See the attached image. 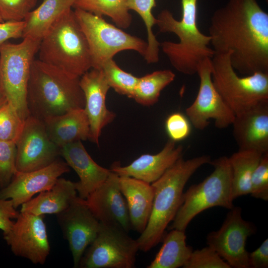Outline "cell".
Wrapping results in <instances>:
<instances>
[{"label":"cell","instance_id":"1","mask_svg":"<svg viewBox=\"0 0 268 268\" xmlns=\"http://www.w3.org/2000/svg\"><path fill=\"white\" fill-rule=\"evenodd\" d=\"M208 31L215 53L230 52L236 71L268 73V14L256 0H228L212 14Z\"/></svg>","mask_w":268,"mask_h":268},{"label":"cell","instance_id":"2","mask_svg":"<svg viewBox=\"0 0 268 268\" xmlns=\"http://www.w3.org/2000/svg\"><path fill=\"white\" fill-rule=\"evenodd\" d=\"M211 161L206 155L187 160L182 157L151 184L154 189L152 208L144 230L136 239L139 250L148 252L162 241L182 203L186 183L199 168Z\"/></svg>","mask_w":268,"mask_h":268},{"label":"cell","instance_id":"3","mask_svg":"<svg viewBox=\"0 0 268 268\" xmlns=\"http://www.w3.org/2000/svg\"><path fill=\"white\" fill-rule=\"evenodd\" d=\"M80 77L34 60L28 83L27 105L30 116L42 121L77 108H84Z\"/></svg>","mask_w":268,"mask_h":268},{"label":"cell","instance_id":"4","mask_svg":"<svg viewBox=\"0 0 268 268\" xmlns=\"http://www.w3.org/2000/svg\"><path fill=\"white\" fill-rule=\"evenodd\" d=\"M198 0H181L182 18L178 20L168 9L160 11L156 25L162 33H173L178 43L164 41L160 48L172 66L186 75L197 73L199 63L205 58L211 59L215 52L209 47L210 37L202 33L197 25Z\"/></svg>","mask_w":268,"mask_h":268},{"label":"cell","instance_id":"5","mask_svg":"<svg viewBox=\"0 0 268 268\" xmlns=\"http://www.w3.org/2000/svg\"><path fill=\"white\" fill-rule=\"evenodd\" d=\"M39 60L75 77L92 68L86 39L74 11H65L41 40Z\"/></svg>","mask_w":268,"mask_h":268},{"label":"cell","instance_id":"6","mask_svg":"<svg viewBox=\"0 0 268 268\" xmlns=\"http://www.w3.org/2000/svg\"><path fill=\"white\" fill-rule=\"evenodd\" d=\"M213 172L202 182L191 186L183 193L182 203L169 229L186 230L192 219L204 210L215 206L228 209L233 206L231 169L228 157L210 162Z\"/></svg>","mask_w":268,"mask_h":268},{"label":"cell","instance_id":"7","mask_svg":"<svg viewBox=\"0 0 268 268\" xmlns=\"http://www.w3.org/2000/svg\"><path fill=\"white\" fill-rule=\"evenodd\" d=\"M230 54H214L211 58V76L215 89L236 115L268 100V73L239 76L232 65Z\"/></svg>","mask_w":268,"mask_h":268},{"label":"cell","instance_id":"8","mask_svg":"<svg viewBox=\"0 0 268 268\" xmlns=\"http://www.w3.org/2000/svg\"><path fill=\"white\" fill-rule=\"evenodd\" d=\"M40 42L24 38L19 43L6 42L0 46L1 90L24 121L30 116L27 86L31 65Z\"/></svg>","mask_w":268,"mask_h":268},{"label":"cell","instance_id":"9","mask_svg":"<svg viewBox=\"0 0 268 268\" xmlns=\"http://www.w3.org/2000/svg\"><path fill=\"white\" fill-rule=\"evenodd\" d=\"M74 12L88 43L92 68L101 69L106 62L123 51L145 56L147 42L108 23L102 16L79 8Z\"/></svg>","mask_w":268,"mask_h":268},{"label":"cell","instance_id":"10","mask_svg":"<svg viewBox=\"0 0 268 268\" xmlns=\"http://www.w3.org/2000/svg\"><path fill=\"white\" fill-rule=\"evenodd\" d=\"M138 250L136 240L128 232L116 226L100 222L98 233L86 249L79 267L132 268Z\"/></svg>","mask_w":268,"mask_h":268},{"label":"cell","instance_id":"11","mask_svg":"<svg viewBox=\"0 0 268 268\" xmlns=\"http://www.w3.org/2000/svg\"><path fill=\"white\" fill-rule=\"evenodd\" d=\"M211 59L205 58L197 67L200 86L197 97L186 110L191 124L197 130H203L209 120L218 129L231 125L235 114L215 89L212 80Z\"/></svg>","mask_w":268,"mask_h":268},{"label":"cell","instance_id":"12","mask_svg":"<svg viewBox=\"0 0 268 268\" xmlns=\"http://www.w3.org/2000/svg\"><path fill=\"white\" fill-rule=\"evenodd\" d=\"M241 213V207L234 206L221 227L206 236L207 246L233 268H249L246 241L256 231L254 224L244 220Z\"/></svg>","mask_w":268,"mask_h":268},{"label":"cell","instance_id":"13","mask_svg":"<svg viewBox=\"0 0 268 268\" xmlns=\"http://www.w3.org/2000/svg\"><path fill=\"white\" fill-rule=\"evenodd\" d=\"M17 172H26L47 167L58 159L60 148L49 137L43 121L29 116L15 142Z\"/></svg>","mask_w":268,"mask_h":268},{"label":"cell","instance_id":"14","mask_svg":"<svg viewBox=\"0 0 268 268\" xmlns=\"http://www.w3.org/2000/svg\"><path fill=\"white\" fill-rule=\"evenodd\" d=\"M3 238L12 253L35 264H44L50 245L44 215L20 212Z\"/></svg>","mask_w":268,"mask_h":268},{"label":"cell","instance_id":"15","mask_svg":"<svg viewBox=\"0 0 268 268\" xmlns=\"http://www.w3.org/2000/svg\"><path fill=\"white\" fill-rule=\"evenodd\" d=\"M56 215L63 235L68 242L73 267L77 268L86 249L96 238L100 222L85 200L78 196L66 210Z\"/></svg>","mask_w":268,"mask_h":268},{"label":"cell","instance_id":"16","mask_svg":"<svg viewBox=\"0 0 268 268\" xmlns=\"http://www.w3.org/2000/svg\"><path fill=\"white\" fill-rule=\"evenodd\" d=\"M85 201L100 222L116 226L129 233L132 229L126 201L120 187L119 176L111 171L106 180Z\"/></svg>","mask_w":268,"mask_h":268},{"label":"cell","instance_id":"17","mask_svg":"<svg viewBox=\"0 0 268 268\" xmlns=\"http://www.w3.org/2000/svg\"><path fill=\"white\" fill-rule=\"evenodd\" d=\"M67 164L58 159L44 168L26 172H17L9 184L0 190V198L10 199L17 208L38 193L50 189L60 177L69 171Z\"/></svg>","mask_w":268,"mask_h":268},{"label":"cell","instance_id":"18","mask_svg":"<svg viewBox=\"0 0 268 268\" xmlns=\"http://www.w3.org/2000/svg\"><path fill=\"white\" fill-rule=\"evenodd\" d=\"M79 83L85 97L84 109L89 123V139L98 144L102 129L115 118V113L108 109L106 104L110 87L102 70L93 68L80 77Z\"/></svg>","mask_w":268,"mask_h":268},{"label":"cell","instance_id":"19","mask_svg":"<svg viewBox=\"0 0 268 268\" xmlns=\"http://www.w3.org/2000/svg\"><path fill=\"white\" fill-rule=\"evenodd\" d=\"M231 125L239 149L268 152V100L235 115Z\"/></svg>","mask_w":268,"mask_h":268},{"label":"cell","instance_id":"20","mask_svg":"<svg viewBox=\"0 0 268 268\" xmlns=\"http://www.w3.org/2000/svg\"><path fill=\"white\" fill-rule=\"evenodd\" d=\"M175 142L169 139L158 153L142 154L127 166L114 162L110 170L119 176L131 177L151 184L183 157V146H176Z\"/></svg>","mask_w":268,"mask_h":268},{"label":"cell","instance_id":"21","mask_svg":"<svg viewBox=\"0 0 268 268\" xmlns=\"http://www.w3.org/2000/svg\"><path fill=\"white\" fill-rule=\"evenodd\" d=\"M60 153L79 178V181L75 183L78 196L81 199L85 200L106 180L111 172L110 169L93 160L80 140L61 147Z\"/></svg>","mask_w":268,"mask_h":268},{"label":"cell","instance_id":"22","mask_svg":"<svg viewBox=\"0 0 268 268\" xmlns=\"http://www.w3.org/2000/svg\"><path fill=\"white\" fill-rule=\"evenodd\" d=\"M119 185L127 203L131 228L141 234L150 216L153 188L151 184L128 176H119Z\"/></svg>","mask_w":268,"mask_h":268},{"label":"cell","instance_id":"23","mask_svg":"<svg viewBox=\"0 0 268 268\" xmlns=\"http://www.w3.org/2000/svg\"><path fill=\"white\" fill-rule=\"evenodd\" d=\"M43 121L49 137L60 148L75 141L89 139V123L84 108L72 109Z\"/></svg>","mask_w":268,"mask_h":268},{"label":"cell","instance_id":"24","mask_svg":"<svg viewBox=\"0 0 268 268\" xmlns=\"http://www.w3.org/2000/svg\"><path fill=\"white\" fill-rule=\"evenodd\" d=\"M77 196L76 183L59 178L50 189L22 204L20 212L57 215L66 210Z\"/></svg>","mask_w":268,"mask_h":268},{"label":"cell","instance_id":"25","mask_svg":"<svg viewBox=\"0 0 268 268\" xmlns=\"http://www.w3.org/2000/svg\"><path fill=\"white\" fill-rule=\"evenodd\" d=\"M75 0H43L25 17L22 38L41 41L58 19L72 7Z\"/></svg>","mask_w":268,"mask_h":268},{"label":"cell","instance_id":"26","mask_svg":"<svg viewBox=\"0 0 268 268\" xmlns=\"http://www.w3.org/2000/svg\"><path fill=\"white\" fill-rule=\"evenodd\" d=\"M164 235L163 244L147 268H178L188 261L193 250L186 243L185 231L173 229Z\"/></svg>","mask_w":268,"mask_h":268},{"label":"cell","instance_id":"27","mask_svg":"<svg viewBox=\"0 0 268 268\" xmlns=\"http://www.w3.org/2000/svg\"><path fill=\"white\" fill-rule=\"evenodd\" d=\"M263 154L255 150L239 149L228 157L231 169L233 200L250 194L252 176Z\"/></svg>","mask_w":268,"mask_h":268},{"label":"cell","instance_id":"28","mask_svg":"<svg viewBox=\"0 0 268 268\" xmlns=\"http://www.w3.org/2000/svg\"><path fill=\"white\" fill-rule=\"evenodd\" d=\"M169 69L159 70L138 78L132 98L144 106H151L159 99L161 92L175 79Z\"/></svg>","mask_w":268,"mask_h":268},{"label":"cell","instance_id":"29","mask_svg":"<svg viewBox=\"0 0 268 268\" xmlns=\"http://www.w3.org/2000/svg\"><path fill=\"white\" fill-rule=\"evenodd\" d=\"M72 7L99 16H107L119 28L126 29L132 23L126 0H75Z\"/></svg>","mask_w":268,"mask_h":268},{"label":"cell","instance_id":"30","mask_svg":"<svg viewBox=\"0 0 268 268\" xmlns=\"http://www.w3.org/2000/svg\"><path fill=\"white\" fill-rule=\"evenodd\" d=\"M129 10L137 13L142 19L147 32V47L144 58L148 64L158 62L159 60L160 44L152 31L156 25V19L152 13L153 7L156 6L155 0H126Z\"/></svg>","mask_w":268,"mask_h":268},{"label":"cell","instance_id":"31","mask_svg":"<svg viewBox=\"0 0 268 268\" xmlns=\"http://www.w3.org/2000/svg\"><path fill=\"white\" fill-rule=\"evenodd\" d=\"M101 70L110 88L119 94L132 98L138 77L123 70L113 59L106 62Z\"/></svg>","mask_w":268,"mask_h":268},{"label":"cell","instance_id":"32","mask_svg":"<svg viewBox=\"0 0 268 268\" xmlns=\"http://www.w3.org/2000/svg\"><path fill=\"white\" fill-rule=\"evenodd\" d=\"M24 123L16 109L6 101L0 107V140L15 143Z\"/></svg>","mask_w":268,"mask_h":268},{"label":"cell","instance_id":"33","mask_svg":"<svg viewBox=\"0 0 268 268\" xmlns=\"http://www.w3.org/2000/svg\"><path fill=\"white\" fill-rule=\"evenodd\" d=\"M15 143L0 140V190L6 187L17 172Z\"/></svg>","mask_w":268,"mask_h":268},{"label":"cell","instance_id":"34","mask_svg":"<svg viewBox=\"0 0 268 268\" xmlns=\"http://www.w3.org/2000/svg\"><path fill=\"white\" fill-rule=\"evenodd\" d=\"M184 268H231L211 247L193 251Z\"/></svg>","mask_w":268,"mask_h":268},{"label":"cell","instance_id":"35","mask_svg":"<svg viewBox=\"0 0 268 268\" xmlns=\"http://www.w3.org/2000/svg\"><path fill=\"white\" fill-rule=\"evenodd\" d=\"M37 0H0V15L4 21H23Z\"/></svg>","mask_w":268,"mask_h":268},{"label":"cell","instance_id":"36","mask_svg":"<svg viewBox=\"0 0 268 268\" xmlns=\"http://www.w3.org/2000/svg\"><path fill=\"white\" fill-rule=\"evenodd\" d=\"M250 194L256 199L268 200V152L262 155L254 171Z\"/></svg>","mask_w":268,"mask_h":268},{"label":"cell","instance_id":"37","mask_svg":"<svg viewBox=\"0 0 268 268\" xmlns=\"http://www.w3.org/2000/svg\"><path fill=\"white\" fill-rule=\"evenodd\" d=\"M165 126L170 139L175 142L186 138L191 131L189 120L179 112L170 114L165 121Z\"/></svg>","mask_w":268,"mask_h":268},{"label":"cell","instance_id":"38","mask_svg":"<svg viewBox=\"0 0 268 268\" xmlns=\"http://www.w3.org/2000/svg\"><path fill=\"white\" fill-rule=\"evenodd\" d=\"M16 209L11 200L0 198V230L2 231L3 235L7 233L12 228L14 222L11 219L18 217L20 212Z\"/></svg>","mask_w":268,"mask_h":268},{"label":"cell","instance_id":"39","mask_svg":"<svg viewBox=\"0 0 268 268\" xmlns=\"http://www.w3.org/2000/svg\"><path fill=\"white\" fill-rule=\"evenodd\" d=\"M24 21L0 23V46L9 39L22 38Z\"/></svg>","mask_w":268,"mask_h":268},{"label":"cell","instance_id":"40","mask_svg":"<svg viewBox=\"0 0 268 268\" xmlns=\"http://www.w3.org/2000/svg\"><path fill=\"white\" fill-rule=\"evenodd\" d=\"M248 264L249 268H268V239L256 250L248 253Z\"/></svg>","mask_w":268,"mask_h":268},{"label":"cell","instance_id":"41","mask_svg":"<svg viewBox=\"0 0 268 268\" xmlns=\"http://www.w3.org/2000/svg\"><path fill=\"white\" fill-rule=\"evenodd\" d=\"M7 101V99L2 92L1 90H0V107L3 105Z\"/></svg>","mask_w":268,"mask_h":268},{"label":"cell","instance_id":"42","mask_svg":"<svg viewBox=\"0 0 268 268\" xmlns=\"http://www.w3.org/2000/svg\"><path fill=\"white\" fill-rule=\"evenodd\" d=\"M4 21L1 18L0 15V23L3 22Z\"/></svg>","mask_w":268,"mask_h":268},{"label":"cell","instance_id":"43","mask_svg":"<svg viewBox=\"0 0 268 268\" xmlns=\"http://www.w3.org/2000/svg\"><path fill=\"white\" fill-rule=\"evenodd\" d=\"M0 90H1L0 79Z\"/></svg>","mask_w":268,"mask_h":268},{"label":"cell","instance_id":"44","mask_svg":"<svg viewBox=\"0 0 268 268\" xmlns=\"http://www.w3.org/2000/svg\"><path fill=\"white\" fill-rule=\"evenodd\" d=\"M266 1V2L268 3V0H265Z\"/></svg>","mask_w":268,"mask_h":268}]
</instances>
